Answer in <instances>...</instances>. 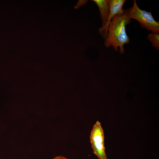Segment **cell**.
I'll use <instances>...</instances> for the list:
<instances>
[{
  "instance_id": "1",
  "label": "cell",
  "mask_w": 159,
  "mask_h": 159,
  "mask_svg": "<svg viewBox=\"0 0 159 159\" xmlns=\"http://www.w3.org/2000/svg\"><path fill=\"white\" fill-rule=\"evenodd\" d=\"M130 20L126 10L124 14L116 15L113 17L109 24L107 34L105 38L104 43L106 47L112 46L117 51L119 47L120 53L124 52V45L130 42L126 33V26L130 22Z\"/></svg>"
},
{
  "instance_id": "2",
  "label": "cell",
  "mask_w": 159,
  "mask_h": 159,
  "mask_svg": "<svg viewBox=\"0 0 159 159\" xmlns=\"http://www.w3.org/2000/svg\"><path fill=\"white\" fill-rule=\"evenodd\" d=\"M133 4L126 10L129 18L138 21L141 26L152 32L159 33V22L153 18L151 12L141 9L138 7L136 1H133Z\"/></svg>"
},
{
  "instance_id": "3",
  "label": "cell",
  "mask_w": 159,
  "mask_h": 159,
  "mask_svg": "<svg viewBox=\"0 0 159 159\" xmlns=\"http://www.w3.org/2000/svg\"><path fill=\"white\" fill-rule=\"evenodd\" d=\"M90 139L93 153L99 159H107L104 143V131L98 121H97L93 126Z\"/></svg>"
},
{
  "instance_id": "4",
  "label": "cell",
  "mask_w": 159,
  "mask_h": 159,
  "mask_svg": "<svg viewBox=\"0 0 159 159\" xmlns=\"http://www.w3.org/2000/svg\"><path fill=\"white\" fill-rule=\"evenodd\" d=\"M125 0H107L110 7V13L107 21L105 25L99 29L100 34L105 39L107 34V31L110 22L115 15L124 14L125 10L123 9Z\"/></svg>"
},
{
  "instance_id": "5",
  "label": "cell",
  "mask_w": 159,
  "mask_h": 159,
  "mask_svg": "<svg viewBox=\"0 0 159 159\" xmlns=\"http://www.w3.org/2000/svg\"><path fill=\"white\" fill-rule=\"evenodd\" d=\"M99 8L102 20V26L106 24L110 13V7L107 0H93Z\"/></svg>"
},
{
  "instance_id": "6",
  "label": "cell",
  "mask_w": 159,
  "mask_h": 159,
  "mask_svg": "<svg viewBox=\"0 0 159 159\" xmlns=\"http://www.w3.org/2000/svg\"><path fill=\"white\" fill-rule=\"evenodd\" d=\"M148 39L151 42L152 46L159 49V33L152 32L148 35Z\"/></svg>"
},
{
  "instance_id": "7",
  "label": "cell",
  "mask_w": 159,
  "mask_h": 159,
  "mask_svg": "<svg viewBox=\"0 0 159 159\" xmlns=\"http://www.w3.org/2000/svg\"><path fill=\"white\" fill-rule=\"evenodd\" d=\"M52 159H68L67 158L62 155L56 156Z\"/></svg>"
}]
</instances>
